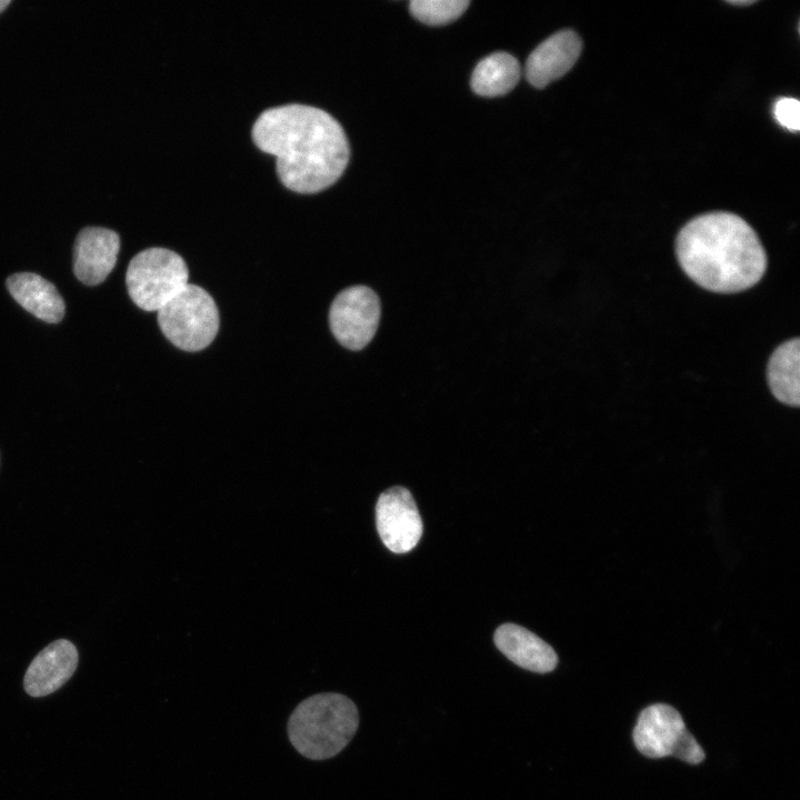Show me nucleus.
I'll use <instances>...</instances> for the list:
<instances>
[{
  "instance_id": "f257e3e1",
  "label": "nucleus",
  "mask_w": 800,
  "mask_h": 800,
  "mask_svg": "<svg viewBox=\"0 0 800 800\" xmlns=\"http://www.w3.org/2000/svg\"><path fill=\"white\" fill-rule=\"evenodd\" d=\"M256 146L276 157L279 179L288 189L314 193L333 184L349 161L340 123L322 109L290 103L263 111L252 127Z\"/></svg>"
},
{
  "instance_id": "f03ea898",
  "label": "nucleus",
  "mask_w": 800,
  "mask_h": 800,
  "mask_svg": "<svg viewBox=\"0 0 800 800\" xmlns=\"http://www.w3.org/2000/svg\"><path fill=\"white\" fill-rule=\"evenodd\" d=\"M676 253L691 280L719 293L747 290L767 270L758 234L731 212H709L690 220L677 236Z\"/></svg>"
},
{
  "instance_id": "7ed1b4c3",
  "label": "nucleus",
  "mask_w": 800,
  "mask_h": 800,
  "mask_svg": "<svg viewBox=\"0 0 800 800\" xmlns=\"http://www.w3.org/2000/svg\"><path fill=\"white\" fill-rule=\"evenodd\" d=\"M359 727L354 702L337 692L313 694L301 701L287 723L293 748L304 758L326 760L351 741Z\"/></svg>"
},
{
  "instance_id": "20e7f679",
  "label": "nucleus",
  "mask_w": 800,
  "mask_h": 800,
  "mask_svg": "<svg viewBox=\"0 0 800 800\" xmlns=\"http://www.w3.org/2000/svg\"><path fill=\"white\" fill-rule=\"evenodd\" d=\"M157 312L162 333L184 351L204 349L219 330V311L214 300L196 284L188 283Z\"/></svg>"
},
{
  "instance_id": "39448f33",
  "label": "nucleus",
  "mask_w": 800,
  "mask_h": 800,
  "mask_svg": "<svg viewBox=\"0 0 800 800\" xmlns=\"http://www.w3.org/2000/svg\"><path fill=\"white\" fill-rule=\"evenodd\" d=\"M184 260L166 248H148L129 262L126 283L131 300L142 310L158 311L188 284Z\"/></svg>"
},
{
  "instance_id": "423d86ee",
  "label": "nucleus",
  "mask_w": 800,
  "mask_h": 800,
  "mask_svg": "<svg viewBox=\"0 0 800 800\" xmlns=\"http://www.w3.org/2000/svg\"><path fill=\"white\" fill-rule=\"evenodd\" d=\"M637 749L649 758L672 756L697 764L704 752L687 730L681 714L672 707L657 703L643 709L633 729Z\"/></svg>"
},
{
  "instance_id": "0eeeda50",
  "label": "nucleus",
  "mask_w": 800,
  "mask_h": 800,
  "mask_svg": "<svg viewBox=\"0 0 800 800\" xmlns=\"http://www.w3.org/2000/svg\"><path fill=\"white\" fill-rule=\"evenodd\" d=\"M379 319V298L364 286L349 287L339 292L329 311L334 338L350 350H361L371 341Z\"/></svg>"
},
{
  "instance_id": "6e6552de",
  "label": "nucleus",
  "mask_w": 800,
  "mask_h": 800,
  "mask_svg": "<svg viewBox=\"0 0 800 800\" xmlns=\"http://www.w3.org/2000/svg\"><path fill=\"white\" fill-rule=\"evenodd\" d=\"M376 523L383 544L394 553L412 550L422 534L417 504L403 487H392L380 494L376 506Z\"/></svg>"
},
{
  "instance_id": "1a4fd4ad",
  "label": "nucleus",
  "mask_w": 800,
  "mask_h": 800,
  "mask_svg": "<svg viewBox=\"0 0 800 800\" xmlns=\"http://www.w3.org/2000/svg\"><path fill=\"white\" fill-rule=\"evenodd\" d=\"M119 234L102 227L83 228L73 246V272L84 284L96 286L106 280L117 262Z\"/></svg>"
},
{
  "instance_id": "9d476101",
  "label": "nucleus",
  "mask_w": 800,
  "mask_h": 800,
  "mask_svg": "<svg viewBox=\"0 0 800 800\" xmlns=\"http://www.w3.org/2000/svg\"><path fill=\"white\" fill-rule=\"evenodd\" d=\"M79 654L67 639H58L42 649L31 661L23 679L26 692L36 698L60 689L74 673Z\"/></svg>"
},
{
  "instance_id": "9b49d317",
  "label": "nucleus",
  "mask_w": 800,
  "mask_h": 800,
  "mask_svg": "<svg viewBox=\"0 0 800 800\" xmlns=\"http://www.w3.org/2000/svg\"><path fill=\"white\" fill-rule=\"evenodd\" d=\"M581 49V39L572 30H562L550 36L531 52L527 60L528 81L536 88H543L562 77L573 67Z\"/></svg>"
},
{
  "instance_id": "f8f14e48",
  "label": "nucleus",
  "mask_w": 800,
  "mask_h": 800,
  "mask_svg": "<svg viewBox=\"0 0 800 800\" xmlns=\"http://www.w3.org/2000/svg\"><path fill=\"white\" fill-rule=\"evenodd\" d=\"M497 648L517 666L537 673L552 671L558 663L554 650L528 629L506 623L494 633Z\"/></svg>"
},
{
  "instance_id": "ddd939ff",
  "label": "nucleus",
  "mask_w": 800,
  "mask_h": 800,
  "mask_svg": "<svg viewBox=\"0 0 800 800\" xmlns=\"http://www.w3.org/2000/svg\"><path fill=\"white\" fill-rule=\"evenodd\" d=\"M12 298L37 318L57 323L64 316V302L50 281L32 272H20L7 279Z\"/></svg>"
},
{
  "instance_id": "4468645a",
  "label": "nucleus",
  "mask_w": 800,
  "mask_h": 800,
  "mask_svg": "<svg viewBox=\"0 0 800 800\" xmlns=\"http://www.w3.org/2000/svg\"><path fill=\"white\" fill-rule=\"evenodd\" d=\"M768 383L772 394L782 403L800 404V339L780 344L768 362Z\"/></svg>"
},
{
  "instance_id": "2eb2a0df",
  "label": "nucleus",
  "mask_w": 800,
  "mask_h": 800,
  "mask_svg": "<svg viewBox=\"0 0 800 800\" xmlns=\"http://www.w3.org/2000/svg\"><path fill=\"white\" fill-rule=\"evenodd\" d=\"M519 79L520 66L517 59L506 52H494L476 66L471 87L480 96L496 97L512 90Z\"/></svg>"
},
{
  "instance_id": "dca6fc26",
  "label": "nucleus",
  "mask_w": 800,
  "mask_h": 800,
  "mask_svg": "<svg viewBox=\"0 0 800 800\" xmlns=\"http://www.w3.org/2000/svg\"><path fill=\"white\" fill-rule=\"evenodd\" d=\"M468 0H413L410 12L427 24H446L459 18L469 7Z\"/></svg>"
},
{
  "instance_id": "f3484780",
  "label": "nucleus",
  "mask_w": 800,
  "mask_h": 800,
  "mask_svg": "<svg viewBox=\"0 0 800 800\" xmlns=\"http://www.w3.org/2000/svg\"><path fill=\"white\" fill-rule=\"evenodd\" d=\"M777 121L793 131L800 129V103L794 98H780L773 107Z\"/></svg>"
},
{
  "instance_id": "a211bd4d",
  "label": "nucleus",
  "mask_w": 800,
  "mask_h": 800,
  "mask_svg": "<svg viewBox=\"0 0 800 800\" xmlns=\"http://www.w3.org/2000/svg\"><path fill=\"white\" fill-rule=\"evenodd\" d=\"M728 2L731 4H734V6H749V4L754 3V0H734V1L730 0Z\"/></svg>"
},
{
  "instance_id": "6ab92c4d",
  "label": "nucleus",
  "mask_w": 800,
  "mask_h": 800,
  "mask_svg": "<svg viewBox=\"0 0 800 800\" xmlns=\"http://www.w3.org/2000/svg\"><path fill=\"white\" fill-rule=\"evenodd\" d=\"M10 2V0H0V12H2Z\"/></svg>"
}]
</instances>
